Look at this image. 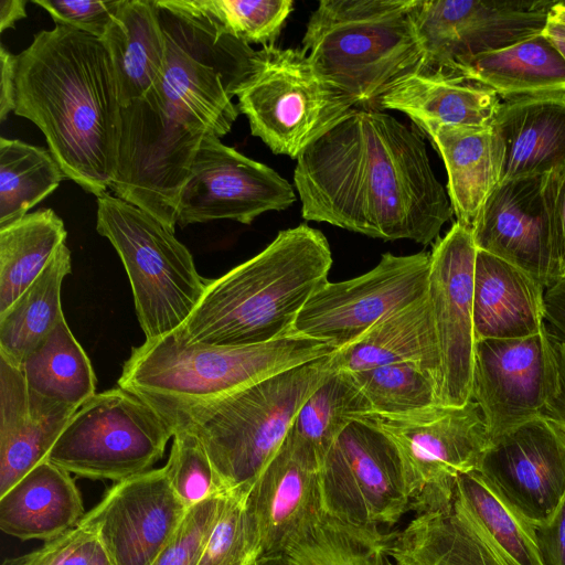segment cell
<instances>
[{
    "label": "cell",
    "mask_w": 565,
    "mask_h": 565,
    "mask_svg": "<svg viewBox=\"0 0 565 565\" xmlns=\"http://www.w3.org/2000/svg\"><path fill=\"white\" fill-rule=\"evenodd\" d=\"M61 565H110L100 543L85 532Z\"/></svg>",
    "instance_id": "cell-51"
},
{
    "label": "cell",
    "mask_w": 565,
    "mask_h": 565,
    "mask_svg": "<svg viewBox=\"0 0 565 565\" xmlns=\"http://www.w3.org/2000/svg\"><path fill=\"white\" fill-rule=\"evenodd\" d=\"M372 412L404 414L439 404L434 376L413 362L352 373Z\"/></svg>",
    "instance_id": "cell-39"
},
{
    "label": "cell",
    "mask_w": 565,
    "mask_h": 565,
    "mask_svg": "<svg viewBox=\"0 0 565 565\" xmlns=\"http://www.w3.org/2000/svg\"><path fill=\"white\" fill-rule=\"evenodd\" d=\"M201 6L232 36L245 44L275 45L292 0H200Z\"/></svg>",
    "instance_id": "cell-42"
},
{
    "label": "cell",
    "mask_w": 565,
    "mask_h": 565,
    "mask_svg": "<svg viewBox=\"0 0 565 565\" xmlns=\"http://www.w3.org/2000/svg\"><path fill=\"white\" fill-rule=\"evenodd\" d=\"M544 307L548 331L565 342V279L556 280L546 288Z\"/></svg>",
    "instance_id": "cell-49"
},
{
    "label": "cell",
    "mask_w": 565,
    "mask_h": 565,
    "mask_svg": "<svg viewBox=\"0 0 565 565\" xmlns=\"http://www.w3.org/2000/svg\"><path fill=\"white\" fill-rule=\"evenodd\" d=\"M25 0L0 1V32L14 28L17 21L26 18Z\"/></svg>",
    "instance_id": "cell-52"
},
{
    "label": "cell",
    "mask_w": 565,
    "mask_h": 565,
    "mask_svg": "<svg viewBox=\"0 0 565 565\" xmlns=\"http://www.w3.org/2000/svg\"><path fill=\"white\" fill-rule=\"evenodd\" d=\"M100 41L120 107H127L148 93L164 66L166 42L154 0H121Z\"/></svg>",
    "instance_id": "cell-29"
},
{
    "label": "cell",
    "mask_w": 565,
    "mask_h": 565,
    "mask_svg": "<svg viewBox=\"0 0 565 565\" xmlns=\"http://www.w3.org/2000/svg\"><path fill=\"white\" fill-rule=\"evenodd\" d=\"M332 253L326 236L305 223L282 230L257 255L215 279L177 330L215 345L266 343L295 333L308 299L326 282Z\"/></svg>",
    "instance_id": "cell-4"
},
{
    "label": "cell",
    "mask_w": 565,
    "mask_h": 565,
    "mask_svg": "<svg viewBox=\"0 0 565 565\" xmlns=\"http://www.w3.org/2000/svg\"><path fill=\"white\" fill-rule=\"evenodd\" d=\"M387 556L395 565H509L456 504L415 515L390 533Z\"/></svg>",
    "instance_id": "cell-28"
},
{
    "label": "cell",
    "mask_w": 565,
    "mask_h": 565,
    "mask_svg": "<svg viewBox=\"0 0 565 565\" xmlns=\"http://www.w3.org/2000/svg\"><path fill=\"white\" fill-rule=\"evenodd\" d=\"M84 514L71 473L49 460L0 495V529L22 541L56 539L74 529Z\"/></svg>",
    "instance_id": "cell-26"
},
{
    "label": "cell",
    "mask_w": 565,
    "mask_h": 565,
    "mask_svg": "<svg viewBox=\"0 0 565 565\" xmlns=\"http://www.w3.org/2000/svg\"><path fill=\"white\" fill-rule=\"evenodd\" d=\"M415 0H322L310 14L302 52L317 72L365 107L422 68L411 10Z\"/></svg>",
    "instance_id": "cell-6"
},
{
    "label": "cell",
    "mask_w": 565,
    "mask_h": 565,
    "mask_svg": "<svg viewBox=\"0 0 565 565\" xmlns=\"http://www.w3.org/2000/svg\"><path fill=\"white\" fill-rule=\"evenodd\" d=\"M546 287L521 268L477 250L473 273L475 340L521 339L546 326Z\"/></svg>",
    "instance_id": "cell-24"
},
{
    "label": "cell",
    "mask_w": 565,
    "mask_h": 565,
    "mask_svg": "<svg viewBox=\"0 0 565 565\" xmlns=\"http://www.w3.org/2000/svg\"><path fill=\"white\" fill-rule=\"evenodd\" d=\"M452 503L481 530L509 565H545L534 526L477 470L458 477Z\"/></svg>",
    "instance_id": "cell-33"
},
{
    "label": "cell",
    "mask_w": 565,
    "mask_h": 565,
    "mask_svg": "<svg viewBox=\"0 0 565 565\" xmlns=\"http://www.w3.org/2000/svg\"><path fill=\"white\" fill-rule=\"evenodd\" d=\"M383 433L402 461L415 515L449 509L458 477L477 470L490 435L479 405H434L404 414L360 415Z\"/></svg>",
    "instance_id": "cell-10"
},
{
    "label": "cell",
    "mask_w": 565,
    "mask_h": 565,
    "mask_svg": "<svg viewBox=\"0 0 565 565\" xmlns=\"http://www.w3.org/2000/svg\"><path fill=\"white\" fill-rule=\"evenodd\" d=\"M322 512L344 523L392 527L411 511L394 444L362 422L350 424L321 460Z\"/></svg>",
    "instance_id": "cell-12"
},
{
    "label": "cell",
    "mask_w": 565,
    "mask_h": 565,
    "mask_svg": "<svg viewBox=\"0 0 565 565\" xmlns=\"http://www.w3.org/2000/svg\"><path fill=\"white\" fill-rule=\"evenodd\" d=\"M534 530L545 565H565V494L551 519Z\"/></svg>",
    "instance_id": "cell-46"
},
{
    "label": "cell",
    "mask_w": 565,
    "mask_h": 565,
    "mask_svg": "<svg viewBox=\"0 0 565 565\" xmlns=\"http://www.w3.org/2000/svg\"><path fill=\"white\" fill-rule=\"evenodd\" d=\"M65 178L49 150L0 138V228L22 218Z\"/></svg>",
    "instance_id": "cell-37"
},
{
    "label": "cell",
    "mask_w": 565,
    "mask_h": 565,
    "mask_svg": "<svg viewBox=\"0 0 565 565\" xmlns=\"http://www.w3.org/2000/svg\"><path fill=\"white\" fill-rule=\"evenodd\" d=\"M556 1L415 0L420 70L448 73L473 56L542 33Z\"/></svg>",
    "instance_id": "cell-14"
},
{
    "label": "cell",
    "mask_w": 565,
    "mask_h": 565,
    "mask_svg": "<svg viewBox=\"0 0 565 565\" xmlns=\"http://www.w3.org/2000/svg\"><path fill=\"white\" fill-rule=\"evenodd\" d=\"M386 565H395V564L391 561V558H390L388 556H387V559H386Z\"/></svg>",
    "instance_id": "cell-56"
},
{
    "label": "cell",
    "mask_w": 565,
    "mask_h": 565,
    "mask_svg": "<svg viewBox=\"0 0 565 565\" xmlns=\"http://www.w3.org/2000/svg\"><path fill=\"white\" fill-rule=\"evenodd\" d=\"M0 121L15 107V55L0 49Z\"/></svg>",
    "instance_id": "cell-50"
},
{
    "label": "cell",
    "mask_w": 565,
    "mask_h": 565,
    "mask_svg": "<svg viewBox=\"0 0 565 565\" xmlns=\"http://www.w3.org/2000/svg\"><path fill=\"white\" fill-rule=\"evenodd\" d=\"M249 565H291L285 553L267 554L257 557Z\"/></svg>",
    "instance_id": "cell-54"
},
{
    "label": "cell",
    "mask_w": 565,
    "mask_h": 565,
    "mask_svg": "<svg viewBox=\"0 0 565 565\" xmlns=\"http://www.w3.org/2000/svg\"><path fill=\"white\" fill-rule=\"evenodd\" d=\"M66 234L52 209H40L0 228V313L41 275Z\"/></svg>",
    "instance_id": "cell-34"
},
{
    "label": "cell",
    "mask_w": 565,
    "mask_h": 565,
    "mask_svg": "<svg viewBox=\"0 0 565 565\" xmlns=\"http://www.w3.org/2000/svg\"><path fill=\"white\" fill-rule=\"evenodd\" d=\"M222 498H212L190 508L172 539L151 565H198L218 514Z\"/></svg>",
    "instance_id": "cell-43"
},
{
    "label": "cell",
    "mask_w": 565,
    "mask_h": 565,
    "mask_svg": "<svg viewBox=\"0 0 565 565\" xmlns=\"http://www.w3.org/2000/svg\"><path fill=\"white\" fill-rule=\"evenodd\" d=\"M550 17L562 24H565V1H556L552 7Z\"/></svg>",
    "instance_id": "cell-55"
},
{
    "label": "cell",
    "mask_w": 565,
    "mask_h": 565,
    "mask_svg": "<svg viewBox=\"0 0 565 565\" xmlns=\"http://www.w3.org/2000/svg\"><path fill=\"white\" fill-rule=\"evenodd\" d=\"M491 88L438 71L417 70L380 97L383 109L407 115L425 134L436 126L491 127L500 105Z\"/></svg>",
    "instance_id": "cell-25"
},
{
    "label": "cell",
    "mask_w": 565,
    "mask_h": 565,
    "mask_svg": "<svg viewBox=\"0 0 565 565\" xmlns=\"http://www.w3.org/2000/svg\"><path fill=\"white\" fill-rule=\"evenodd\" d=\"M448 175L447 193L456 222L471 228L500 183V150L491 127L436 126L427 131Z\"/></svg>",
    "instance_id": "cell-30"
},
{
    "label": "cell",
    "mask_w": 565,
    "mask_h": 565,
    "mask_svg": "<svg viewBox=\"0 0 565 565\" xmlns=\"http://www.w3.org/2000/svg\"><path fill=\"white\" fill-rule=\"evenodd\" d=\"M544 179L501 181L476 216L471 232L478 250L521 268L547 288L559 277Z\"/></svg>",
    "instance_id": "cell-20"
},
{
    "label": "cell",
    "mask_w": 565,
    "mask_h": 565,
    "mask_svg": "<svg viewBox=\"0 0 565 565\" xmlns=\"http://www.w3.org/2000/svg\"><path fill=\"white\" fill-rule=\"evenodd\" d=\"M249 489L238 488L223 495L198 565H249L260 556L246 504Z\"/></svg>",
    "instance_id": "cell-40"
},
{
    "label": "cell",
    "mask_w": 565,
    "mask_h": 565,
    "mask_svg": "<svg viewBox=\"0 0 565 565\" xmlns=\"http://www.w3.org/2000/svg\"><path fill=\"white\" fill-rule=\"evenodd\" d=\"M84 533L83 529L75 526L61 536L47 541L36 551L6 558L1 565H61L63 559L83 537Z\"/></svg>",
    "instance_id": "cell-47"
},
{
    "label": "cell",
    "mask_w": 565,
    "mask_h": 565,
    "mask_svg": "<svg viewBox=\"0 0 565 565\" xmlns=\"http://www.w3.org/2000/svg\"><path fill=\"white\" fill-rule=\"evenodd\" d=\"M32 3L45 9L55 25L72 28L102 39L121 0H32Z\"/></svg>",
    "instance_id": "cell-44"
},
{
    "label": "cell",
    "mask_w": 565,
    "mask_h": 565,
    "mask_svg": "<svg viewBox=\"0 0 565 565\" xmlns=\"http://www.w3.org/2000/svg\"><path fill=\"white\" fill-rule=\"evenodd\" d=\"M321 459L291 427L247 495L262 555L284 553L292 537L322 511Z\"/></svg>",
    "instance_id": "cell-21"
},
{
    "label": "cell",
    "mask_w": 565,
    "mask_h": 565,
    "mask_svg": "<svg viewBox=\"0 0 565 565\" xmlns=\"http://www.w3.org/2000/svg\"><path fill=\"white\" fill-rule=\"evenodd\" d=\"M477 471L533 526L546 523L565 494V430L536 417L491 439Z\"/></svg>",
    "instance_id": "cell-18"
},
{
    "label": "cell",
    "mask_w": 565,
    "mask_h": 565,
    "mask_svg": "<svg viewBox=\"0 0 565 565\" xmlns=\"http://www.w3.org/2000/svg\"><path fill=\"white\" fill-rule=\"evenodd\" d=\"M14 114L43 132L65 178L97 198L115 177L120 104L100 39L55 25L15 55Z\"/></svg>",
    "instance_id": "cell-3"
},
{
    "label": "cell",
    "mask_w": 565,
    "mask_h": 565,
    "mask_svg": "<svg viewBox=\"0 0 565 565\" xmlns=\"http://www.w3.org/2000/svg\"><path fill=\"white\" fill-rule=\"evenodd\" d=\"M172 438L169 459L163 468L172 490L185 508L189 510L203 501L226 494L228 490L220 480L195 433L184 429Z\"/></svg>",
    "instance_id": "cell-41"
},
{
    "label": "cell",
    "mask_w": 565,
    "mask_h": 565,
    "mask_svg": "<svg viewBox=\"0 0 565 565\" xmlns=\"http://www.w3.org/2000/svg\"><path fill=\"white\" fill-rule=\"evenodd\" d=\"M372 412L353 374L334 369L301 406L292 428L308 440L320 459L360 415Z\"/></svg>",
    "instance_id": "cell-38"
},
{
    "label": "cell",
    "mask_w": 565,
    "mask_h": 565,
    "mask_svg": "<svg viewBox=\"0 0 565 565\" xmlns=\"http://www.w3.org/2000/svg\"><path fill=\"white\" fill-rule=\"evenodd\" d=\"M294 185L306 221L424 246L454 210L424 139L395 117L354 107L297 159Z\"/></svg>",
    "instance_id": "cell-2"
},
{
    "label": "cell",
    "mask_w": 565,
    "mask_h": 565,
    "mask_svg": "<svg viewBox=\"0 0 565 565\" xmlns=\"http://www.w3.org/2000/svg\"><path fill=\"white\" fill-rule=\"evenodd\" d=\"M477 250L471 228L455 222L430 253L427 295L440 356V405L462 406L471 401Z\"/></svg>",
    "instance_id": "cell-15"
},
{
    "label": "cell",
    "mask_w": 565,
    "mask_h": 565,
    "mask_svg": "<svg viewBox=\"0 0 565 565\" xmlns=\"http://www.w3.org/2000/svg\"><path fill=\"white\" fill-rule=\"evenodd\" d=\"M332 361L335 369L351 373L413 362L434 376L438 394L440 356L427 292L335 350Z\"/></svg>",
    "instance_id": "cell-27"
},
{
    "label": "cell",
    "mask_w": 565,
    "mask_h": 565,
    "mask_svg": "<svg viewBox=\"0 0 565 565\" xmlns=\"http://www.w3.org/2000/svg\"><path fill=\"white\" fill-rule=\"evenodd\" d=\"M335 350L297 333L259 344L215 345L189 341L175 330L132 348L118 386L152 407L174 435L230 395Z\"/></svg>",
    "instance_id": "cell-5"
},
{
    "label": "cell",
    "mask_w": 565,
    "mask_h": 565,
    "mask_svg": "<svg viewBox=\"0 0 565 565\" xmlns=\"http://www.w3.org/2000/svg\"><path fill=\"white\" fill-rule=\"evenodd\" d=\"M543 33L550 39L562 57L565 60V24H562L548 17Z\"/></svg>",
    "instance_id": "cell-53"
},
{
    "label": "cell",
    "mask_w": 565,
    "mask_h": 565,
    "mask_svg": "<svg viewBox=\"0 0 565 565\" xmlns=\"http://www.w3.org/2000/svg\"><path fill=\"white\" fill-rule=\"evenodd\" d=\"M96 230L120 257L146 340L178 330L205 289L189 249L153 215L108 193L97 198Z\"/></svg>",
    "instance_id": "cell-8"
},
{
    "label": "cell",
    "mask_w": 565,
    "mask_h": 565,
    "mask_svg": "<svg viewBox=\"0 0 565 565\" xmlns=\"http://www.w3.org/2000/svg\"><path fill=\"white\" fill-rule=\"evenodd\" d=\"M296 201L294 186L270 167L206 135L180 192L177 225L234 220L250 224Z\"/></svg>",
    "instance_id": "cell-16"
},
{
    "label": "cell",
    "mask_w": 565,
    "mask_h": 565,
    "mask_svg": "<svg viewBox=\"0 0 565 565\" xmlns=\"http://www.w3.org/2000/svg\"><path fill=\"white\" fill-rule=\"evenodd\" d=\"M446 74L482 84L503 99L565 93V60L543 32L462 61Z\"/></svg>",
    "instance_id": "cell-31"
},
{
    "label": "cell",
    "mask_w": 565,
    "mask_h": 565,
    "mask_svg": "<svg viewBox=\"0 0 565 565\" xmlns=\"http://www.w3.org/2000/svg\"><path fill=\"white\" fill-rule=\"evenodd\" d=\"M186 511L162 467L114 483L76 526L97 539L110 565H151Z\"/></svg>",
    "instance_id": "cell-17"
},
{
    "label": "cell",
    "mask_w": 565,
    "mask_h": 565,
    "mask_svg": "<svg viewBox=\"0 0 565 565\" xmlns=\"http://www.w3.org/2000/svg\"><path fill=\"white\" fill-rule=\"evenodd\" d=\"M164 66L141 98L120 109L118 161L109 189L174 232L177 207L206 135L228 134L232 102L255 50L230 33L199 0H154Z\"/></svg>",
    "instance_id": "cell-1"
},
{
    "label": "cell",
    "mask_w": 565,
    "mask_h": 565,
    "mask_svg": "<svg viewBox=\"0 0 565 565\" xmlns=\"http://www.w3.org/2000/svg\"><path fill=\"white\" fill-rule=\"evenodd\" d=\"M430 253H385L370 271L344 281L326 282L305 303L294 332L344 348L386 316L427 292Z\"/></svg>",
    "instance_id": "cell-13"
},
{
    "label": "cell",
    "mask_w": 565,
    "mask_h": 565,
    "mask_svg": "<svg viewBox=\"0 0 565 565\" xmlns=\"http://www.w3.org/2000/svg\"><path fill=\"white\" fill-rule=\"evenodd\" d=\"M332 354L260 380L202 412L191 429L224 487L250 488L312 392L334 370Z\"/></svg>",
    "instance_id": "cell-7"
},
{
    "label": "cell",
    "mask_w": 565,
    "mask_h": 565,
    "mask_svg": "<svg viewBox=\"0 0 565 565\" xmlns=\"http://www.w3.org/2000/svg\"><path fill=\"white\" fill-rule=\"evenodd\" d=\"M491 128L500 150V182L565 167V93L503 99Z\"/></svg>",
    "instance_id": "cell-23"
},
{
    "label": "cell",
    "mask_w": 565,
    "mask_h": 565,
    "mask_svg": "<svg viewBox=\"0 0 565 565\" xmlns=\"http://www.w3.org/2000/svg\"><path fill=\"white\" fill-rule=\"evenodd\" d=\"M543 190L551 222L558 277L565 279V167L545 175Z\"/></svg>",
    "instance_id": "cell-45"
},
{
    "label": "cell",
    "mask_w": 565,
    "mask_h": 565,
    "mask_svg": "<svg viewBox=\"0 0 565 565\" xmlns=\"http://www.w3.org/2000/svg\"><path fill=\"white\" fill-rule=\"evenodd\" d=\"M553 376L546 326L526 338L476 341L471 399L481 409L490 441L542 415Z\"/></svg>",
    "instance_id": "cell-19"
},
{
    "label": "cell",
    "mask_w": 565,
    "mask_h": 565,
    "mask_svg": "<svg viewBox=\"0 0 565 565\" xmlns=\"http://www.w3.org/2000/svg\"><path fill=\"white\" fill-rule=\"evenodd\" d=\"M71 268V252L64 243L41 275L0 313V356L12 365L21 369L64 318L61 289Z\"/></svg>",
    "instance_id": "cell-32"
},
{
    "label": "cell",
    "mask_w": 565,
    "mask_h": 565,
    "mask_svg": "<svg viewBox=\"0 0 565 565\" xmlns=\"http://www.w3.org/2000/svg\"><path fill=\"white\" fill-rule=\"evenodd\" d=\"M390 533L313 516L284 551L291 565H386Z\"/></svg>",
    "instance_id": "cell-36"
},
{
    "label": "cell",
    "mask_w": 565,
    "mask_h": 565,
    "mask_svg": "<svg viewBox=\"0 0 565 565\" xmlns=\"http://www.w3.org/2000/svg\"><path fill=\"white\" fill-rule=\"evenodd\" d=\"M76 411L32 392L0 356V495L46 460Z\"/></svg>",
    "instance_id": "cell-22"
},
{
    "label": "cell",
    "mask_w": 565,
    "mask_h": 565,
    "mask_svg": "<svg viewBox=\"0 0 565 565\" xmlns=\"http://www.w3.org/2000/svg\"><path fill=\"white\" fill-rule=\"evenodd\" d=\"M171 427L135 394L114 387L95 393L72 416L46 460L95 480H125L162 458Z\"/></svg>",
    "instance_id": "cell-11"
},
{
    "label": "cell",
    "mask_w": 565,
    "mask_h": 565,
    "mask_svg": "<svg viewBox=\"0 0 565 565\" xmlns=\"http://www.w3.org/2000/svg\"><path fill=\"white\" fill-rule=\"evenodd\" d=\"M235 96L250 132L275 153L297 159L354 108L301 49L263 46Z\"/></svg>",
    "instance_id": "cell-9"
},
{
    "label": "cell",
    "mask_w": 565,
    "mask_h": 565,
    "mask_svg": "<svg viewBox=\"0 0 565 565\" xmlns=\"http://www.w3.org/2000/svg\"><path fill=\"white\" fill-rule=\"evenodd\" d=\"M21 371L32 392L76 409L96 393L92 363L65 318L29 354Z\"/></svg>",
    "instance_id": "cell-35"
},
{
    "label": "cell",
    "mask_w": 565,
    "mask_h": 565,
    "mask_svg": "<svg viewBox=\"0 0 565 565\" xmlns=\"http://www.w3.org/2000/svg\"><path fill=\"white\" fill-rule=\"evenodd\" d=\"M550 335L554 376L541 417L554 422L565 430V342L556 339L551 332Z\"/></svg>",
    "instance_id": "cell-48"
}]
</instances>
